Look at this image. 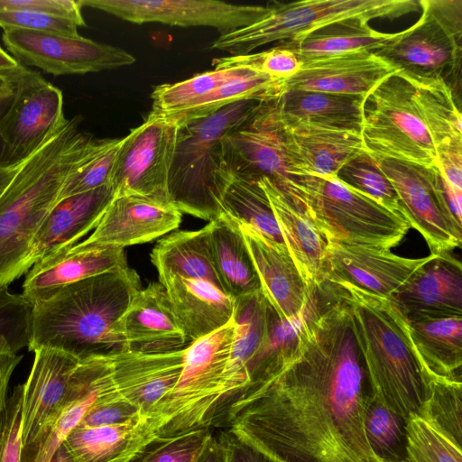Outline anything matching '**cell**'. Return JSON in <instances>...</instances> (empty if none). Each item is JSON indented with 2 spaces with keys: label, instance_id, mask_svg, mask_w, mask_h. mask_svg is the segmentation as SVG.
Here are the masks:
<instances>
[{
  "label": "cell",
  "instance_id": "54",
  "mask_svg": "<svg viewBox=\"0 0 462 462\" xmlns=\"http://www.w3.org/2000/svg\"><path fill=\"white\" fill-rule=\"evenodd\" d=\"M227 453V462H275L226 429L218 433Z\"/></svg>",
  "mask_w": 462,
  "mask_h": 462
},
{
  "label": "cell",
  "instance_id": "13",
  "mask_svg": "<svg viewBox=\"0 0 462 462\" xmlns=\"http://www.w3.org/2000/svg\"><path fill=\"white\" fill-rule=\"evenodd\" d=\"M13 76L14 94L0 118V161L5 163L28 159L67 121L59 88L23 65Z\"/></svg>",
  "mask_w": 462,
  "mask_h": 462
},
{
  "label": "cell",
  "instance_id": "7",
  "mask_svg": "<svg viewBox=\"0 0 462 462\" xmlns=\"http://www.w3.org/2000/svg\"><path fill=\"white\" fill-rule=\"evenodd\" d=\"M258 21L220 34L212 49L234 55L251 53L271 42H296L331 24L373 19H394L417 11L416 0H308L294 3L272 2Z\"/></svg>",
  "mask_w": 462,
  "mask_h": 462
},
{
  "label": "cell",
  "instance_id": "3",
  "mask_svg": "<svg viewBox=\"0 0 462 462\" xmlns=\"http://www.w3.org/2000/svg\"><path fill=\"white\" fill-rule=\"evenodd\" d=\"M141 289L140 277L130 267L62 287L34 304L29 351L51 348L79 361L124 352L116 325Z\"/></svg>",
  "mask_w": 462,
  "mask_h": 462
},
{
  "label": "cell",
  "instance_id": "59",
  "mask_svg": "<svg viewBox=\"0 0 462 462\" xmlns=\"http://www.w3.org/2000/svg\"><path fill=\"white\" fill-rule=\"evenodd\" d=\"M21 64L0 46V72L10 73L19 69Z\"/></svg>",
  "mask_w": 462,
  "mask_h": 462
},
{
  "label": "cell",
  "instance_id": "44",
  "mask_svg": "<svg viewBox=\"0 0 462 462\" xmlns=\"http://www.w3.org/2000/svg\"><path fill=\"white\" fill-rule=\"evenodd\" d=\"M337 178L346 187L402 216L393 186L366 152L346 162L337 172Z\"/></svg>",
  "mask_w": 462,
  "mask_h": 462
},
{
  "label": "cell",
  "instance_id": "60",
  "mask_svg": "<svg viewBox=\"0 0 462 462\" xmlns=\"http://www.w3.org/2000/svg\"><path fill=\"white\" fill-rule=\"evenodd\" d=\"M49 462H74V460L62 443L54 452Z\"/></svg>",
  "mask_w": 462,
  "mask_h": 462
},
{
  "label": "cell",
  "instance_id": "23",
  "mask_svg": "<svg viewBox=\"0 0 462 462\" xmlns=\"http://www.w3.org/2000/svg\"><path fill=\"white\" fill-rule=\"evenodd\" d=\"M184 354L185 348L162 354L124 351L110 356L116 390L139 408L143 417L152 420L156 428L160 407L181 374Z\"/></svg>",
  "mask_w": 462,
  "mask_h": 462
},
{
  "label": "cell",
  "instance_id": "37",
  "mask_svg": "<svg viewBox=\"0 0 462 462\" xmlns=\"http://www.w3.org/2000/svg\"><path fill=\"white\" fill-rule=\"evenodd\" d=\"M399 35L400 32L375 31L363 20H351L323 27L299 41L280 45L293 51L299 59H305L356 50L376 51Z\"/></svg>",
  "mask_w": 462,
  "mask_h": 462
},
{
  "label": "cell",
  "instance_id": "12",
  "mask_svg": "<svg viewBox=\"0 0 462 462\" xmlns=\"http://www.w3.org/2000/svg\"><path fill=\"white\" fill-rule=\"evenodd\" d=\"M372 156V155H371ZM393 186L402 217L426 241L430 254L449 253L462 242V222L447 201L436 166L372 156Z\"/></svg>",
  "mask_w": 462,
  "mask_h": 462
},
{
  "label": "cell",
  "instance_id": "53",
  "mask_svg": "<svg viewBox=\"0 0 462 462\" xmlns=\"http://www.w3.org/2000/svg\"><path fill=\"white\" fill-rule=\"evenodd\" d=\"M436 153L435 166L454 189L462 191V141L442 145Z\"/></svg>",
  "mask_w": 462,
  "mask_h": 462
},
{
  "label": "cell",
  "instance_id": "41",
  "mask_svg": "<svg viewBox=\"0 0 462 462\" xmlns=\"http://www.w3.org/2000/svg\"><path fill=\"white\" fill-rule=\"evenodd\" d=\"M245 69L246 68L214 69L182 81L156 86L151 94L152 111L167 116L182 113L221 85L243 74Z\"/></svg>",
  "mask_w": 462,
  "mask_h": 462
},
{
  "label": "cell",
  "instance_id": "19",
  "mask_svg": "<svg viewBox=\"0 0 462 462\" xmlns=\"http://www.w3.org/2000/svg\"><path fill=\"white\" fill-rule=\"evenodd\" d=\"M300 60V70L283 80L282 92L303 90L366 98L378 84L398 71L369 50H356Z\"/></svg>",
  "mask_w": 462,
  "mask_h": 462
},
{
  "label": "cell",
  "instance_id": "32",
  "mask_svg": "<svg viewBox=\"0 0 462 462\" xmlns=\"http://www.w3.org/2000/svg\"><path fill=\"white\" fill-rule=\"evenodd\" d=\"M158 437L147 418L100 427L77 426L63 441L74 462H127Z\"/></svg>",
  "mask_w": 462,
  "mask_h": 462
},
{
  "label": "cell",
  "instance_id": "24",
  "mask_svg": "<svg viewBox=\"0 0 462 462\" xmlns=\"http://www.w3.org/2000/svg\"><path fill=\"white\" fill-rule=\"evenodd\" d=\"M117 393L110 356H93L80 361L69 380V403L44 439L22 448L21 462H49L89 409L97 402Z\"/></svg>",
  "mask_w": 462,
  "mask_h": 462
},
{
  "label": "cell",
  "instance_id": "58",
  "mask_svg": "<svg viewBox=\"0 0 462 462\" xmlns=\"http://www.w3.org/2000/svg\"><path fill=\"white\" fill-rule=\"evenodd\" d=\"M13 72H0V106L14 97V80Z\"/></svg>",
  "mask_w": 462,
  "mask_h": 462
},
{
  "label": "cell",
  "instance_id": "52",
  "mask_svg": "<svg viewBox=\"0 0 462 462\" xmlns=\"http://www.w3.org/2000/svg\"><path fill=\"white\" fill-rule=\"evenodd\" d=\"M81 8L78 0H0V11L41 12L69 19L79 27L86 25Z\"/></svg>",
  "mask_w": 462,
  "mask_h": 462
},
{
  "label": "cell",
  "instance_id": "14",
  "mask_svg": "<svg viewBox=\"0 0 462 462\" xmlns=\"http://www.w3.org/2000/svg\"><path fill=\"white\" fill-rule=\"evenodd\" d=\"M2 41L21 65L36 67L53 76L86 74L131 65L126 51L81 35L5 30Z\"/></svg>",
  "mask_w": 462,
  "mask_h": 462
},
{
  "label": "cell",
  "instance_id": "8",
  "mask_svg": "<svg viewBox=\"0 0 462 462\" xmlns=\"http://www.w3.org/2000/svg\"><path fill=\"white\" fill-rule=\"evenodd\" d=\"M236 328L233 318L223 328L185 347L180 378L157 415L158 437L214 425L224 396Z\"/></svg>",
  "mask_w": 462,
  "mask_h": 462
},
{
  "label": "cell",
  "instance_id": "49",
  "mask_svg": "<svg viewBox=\"0 0 462 462\" xmlns=\"http://www.w3.org/2000/svg\"><path fill=\"white\" fill-rule=\"evenodd\" d=\"M23 383L8 396L0 413V462H21Z\"/></svg>",
  "mask_w": 462,
  "mask_h": 462
},
{
  "label": "cell",
  "instance_id": "30",
  "mask_svg": "<svg viewBox=\"0 0 462 462\" xmlns=\"http://www.w3.org/2000/svg\"><path fill=\"white\" fill-rule=\"evenodd\" d=\"M159 282L192 341L218 330L233 319L235 299L207 281L162 273L159 274Z\"/></svg>",
  "mask_w": 462,
  "mask_h": 462
},
{
  "label": "cell",
  "instance_id": "33",
  "mask_svg": "<svg viewBox=\"0 0 462 462\" xmlns=\"http://www.w3.org/2000/svg\"><path fill=\"white\" fill-rule=\"evenodd\" d=\"M365 100L361 96L287 90L275 104L285 121L361 134Z\"/></svg>",
  "mask_w": 462,
  "mask_h": 462
},
{
  "label": "cell",
  "instance_id": "35",
  "mask_svg": "<svg viewBox=\"0 0 462 462\" xmlns=\"http://www.w3.org/2000/svg\"><path fill=\"white\" fill-rule=\"evenodd\" d=\"M208 225L213 261L224 292L237 299L260 291L257 273L236 221L221 213Z\"/></svg>",
  "mask_w": 462,
  "mask_h": 462
},
{
  "label": "cell",
  "instance_id": "51",
  "mask_svg": "<svg viewBox=\"0 0 462 462\" xmlns=\"http://www.w3.org/2000/svg\"><path fill=\"white\" fill-rule=\"evenodd\" d=\"M142 417L139 408L126 401L118 393L115 396L97 402L86 413L78 426H109Z\"/></svg>",
  "mask_w": 462,
  "mask_h": 462
},
{
  "label": "cell",
  "instance_id": "57",
  "mask_svg": "<svg viewBox=\"0 0 462 462\" xmlns=\"http://www.w3.org/2000/svg\"><path fill=\"white\" fill-rule=\"evenodd\" d=\"M26 160L15 163H5L0 161V197L7 189Z\"/></svg>",
  "mask_w": 462,
  "mask_h": 462
},
{
  "label": "cell",
  "instance_id": "16",
  "mask_svg": "<svg viewBox=\"0 0 462 462\" xmlns=\"http://www.w3.org/2000/svg\"><path fill=\"white\" fill-rule=\"evenodd\" d=\"M81 7L108 13L142 24L208 26L221 34L247 26L267 13V6L234 5L215 0H78Z\"/></svg>",
  "mask_w": 462,
  "mask_h": 462
},
{
  "label": "cell",
  "instance_id": "31",
  "mask_svg": "<svg viewBox=\"0 0 462 462\" xmlns=\"http://www.w3.org/2000/svg\"><path fill=\"white\" fill-rule=\"evenodd\" d=\"M273 211L284 245L310 290L322 283L327 242L300 206L273 180H259Z\"/></svg>",
  "mask_w": 462,
  "mask_h": 462
},
{
  "label": "cell",
  "instance_id": "40",
  "mask_svg": "<svg viewBox=\"0 0 462 462\" xmlns=\"http://www.w3.org/2000/svg\"><path fill=\"white\" fill-rule=\"evenodd\" d=\"M282 82L283 80L273 79L263 72L246 69L243 74L221 85L197 105L168 117L177 122H184L206 116L229 104L242 100L276 99L282 93Z\"/></svg>",
  "mask_w": 462,
  "mask_h": 462
},
{
  "label": "cell",
  "instance_id": "9",
  "mask_svg": "<svg viewBox=\"0 0 462 462\" xmlns=\"http://www.w3.org/2000/svg\"><path fill=\"white\" fill-rule=\"evenodd\" d=\"M361 137L372 156L436 164V150L417 106L413 86L397 72L366 97Z\"/></svg>",
  "mask_w": 462,
  "mask_h": 462
},
{
  "label": "cell",
  "instance_id": "43",
  "mask_svg": "<svg viewBox=\"0 0 462 462\" xmlns=\"http://www.w3.org/2000/svg\"><path fill=\"white\" fill-rule=\"evenodd\" d=\"M419 416L462 448V381L430 375Z\"/></svg>",
  "mask_w": 462,
  "mask_h": 462
},
{
  "label": "cell",
  "instance_id": "25",
  "mask_svg": "<svg viewBox=\"0 0 462 462\" xmlns=\"http://www.w3.org/2000/svg\"><path fill=\"white\" fill-rule=\"evenodd\" d=\"M128 268L124 248L74 245L33 264L26 273L22 294L34 305L70 283Z\"/></svg>",
  "mask_w": 462,
  "mask_h": 462
},
{
  "label": "cell",
  "instance_id": "47",
  "mask_svg": "<svg viewBox=\"0 0 462 462\" xmlns=\"http://www.w3.org/2000/svg\"><path fill=\"white\" fill-rule=\"evenodd\" d=\"M213 435L200 428L171 437H157L127 462H196Z\"/></svg>",
  "mask_w": 462,
  "mask_h": 462
},
{
  "label": "cell",
  "instance_id": "56",
  "mask_svg": "<svg viewBox=\"0 0 462 462\" xmlns=\"http://www.w3.org/2000/svg\"><path fill=\"white\" fill-rule=\"evenodd\" d=\"M196 462H227V453L220 439L212 435Z\"/></svg>",
  "mask_w": 462,
  "mask_h": 462
},
{
  "label": "cell",
  "instance_id": "55",
  "mask_svg": "<svg viewBox=\"0 0 462 462\" xmlns=\"http://www.w3.org/2000/svg\"><path fill=\"white\" fill-rule=\"evenodd\" d=\"M21 355H0V413L7 401L8 385L11 376L21 362Z\"/></svg>",
  "mask_w": 462,
  "mask_h": 462
},
{
  "label": "cell",
  "instance_id": "45",
  "mask_svg": "<svg viewBox=\"0 0 462 462\" xmlns=\"http://www.w3.org/2000/svg\"><path fill=\"white\" fill-rule=\"evenodd\" d=\"M33 304L23 294L0 286V355H16L30 346Z\"/></svg>",
  "mask_w": 462,
  "mask_h": 462
},
{
  "label": "cell",
  "instance_id": "5",
  "mask_svg": "<svg viewBox=\"0 0 462 462\" xmlns=\"http://www.w3.org/2000/svg\"><path fill=\"white\" fill-rule=\"evenodd\" d=\"M263 100L229 104L206 116L178 123L168 180L171 202L181 212L211 221L220 213L227 173L220 169L221 139L246 121Z\"/></svg>",
  "mask_w": 462,
  "mask_h": 462
},
{
  "label": "cell",
  "instance_id": "50",
  "mask_svg": "<svg viewBox=\"0 0 462 462\" xmlns=\"http://www.w3.org/2000/svg\"><path fill=\"white\" fill-rule=\"evenodd\" d=\"M0 27L3 30H28L79 35L75 22L41 12L30 10L0 11Z\"/></svg>",
  "mask_w": 462,
  "mask_h": 462
},
{
  "label": "cell",
  "instance_id": "27",
  "mask_svg": "<svg viewBox=\"0 0 462 462\" xmlns=\"http://www.w3.org/2000/svg\"><path fill=\"white\" fill-rule=\"evenodd\" d=\"M407 319L462 316V266L449 253L430 258L393 300Z\"/></svg>",
  "mask_w": 462,
  "mask_h": 462
},
{
  "label": "cell",
  "instance_id": "26",
  "mask_svg": "<svg viewBox=\"0 0 462 462\" xmlns=\"http://www.w3.org/2000/svg\"><path fill=\"white\" fill-rule=\"evenodd\" d=\"M114 199L110 185L59 200L41 225L24 263L25 273L42 259L70 247L95 229Z\"/></svg>",
  "mask_w": 462,
  "mask_h": 462
},
{
  "label": "cell",
  "instance_id": "42",
  "mask_svg": "<svg viewBox=\"0 0 462 462\" xmlns=\"http://www.w3.org/2000/svg\"><path fill=\"white\" fill-rule=\"evenodd\" d=\"M407 420L370 394L365 411L368 444L380 462H405Z\"/></svg>",
  "mask_w": 462,
  "mask_h": 462
},
{
  "label": "cell",
  "instance_id": "6",
  "mask_svg": "<svg viewBox=\"0 0 462 462\" xmlns=\"http://www.w3.org/2000/svg\"><path fill=\"white\" fill-rule=\"evenodd\" d=\"M277 184L300 206L326 241L390 249L410 228L402 215L346 187L337 177L296 173Z\"/></svg>",
  "mask_w": 462,
  "mask_h": 462
},
{
  "label": "cell",
  "instance_id": "46",
  "mask_svg": "<svg viewBox=\"0 0 462 462\" xmlns=\"http://www.w3.org/2000/svg\"><path fill=\"white\" fill-rule=\"evenodd\" d=\"M405 462H462L458 447L419 415L407 420Z\"/></svg>",
  "mask_w": 462,
  "mask_h": 462
},
{
  "label": "cell",
  "instance_id": "28",
  "mask_svg": "<svg viewBox=\"0 0 462 462\" xmlns=\"http://www.w3.org/2000/svg\"><path fill=\"white\" fill-rule=\"evenodd\" d=\"M281 120L293 174L337 177L346 162L366 152L359 133Z\"/></svg>",
  "mask_w": 462,
  "mask_h": 462
},
{
  "label": "cell",
  "instance_id": "11",
  "mask_svg": "<svg viewBox=\"0 0 462 462\" xmlns=\"http://www.w3.org/2000/svg\"><path fill=\"white\" fill-rule=\"evenodd\" d=\"M177 132L175 120L151 111L121 139L110 179L114 198L138 196L171 203L168 180Z\"/></svg>",
  "mask_w": 462,
  "mask_h": 462
},
{
  "label": "cell",
  "instance_id": "29",
  "mask_svg": "<svg viewBox=\"0 0 462 462\" xmlns=\"http://www.w3.org/2000/svg\"><path fill=\"white\" fill-rule=\"evenodd\" d=\"M235 300L236 335L226 371L224 396L216 421L248 386L251 365L269 338L275 312L261 290Z\"/></svg>",
  "mask_w": 462,
  "mask_h": 462
},
{
  "label": "cell",
  "instance_id": "1",
  "mask_svg": "<svg viewBox=\"0 0 462 462\" xmlns=\"http://www.w3.org/2000/svg\"><path fill=\"white\" fill-rule=\"evenodd\" d=\"M370 394L349 306L326 284L313 291L292 351L220 420L275 462H380L365 431Z\"/></svg>",
  "mask_w": 462,
  "mask_h": 462
},
{
  "label": "cell",
  "instance_id": "4",
  "mask_svg": "<svg viewBox=\"0 0 462 462\" xmlns=\"http://www.w3.org/2000/svg\"><path fill=\"white\" fill-rule=\"evenodd\" d=\"M335 285L349 306L372 394L406 420L420 415L430 375L414 348L406 317L387 297Z\"/></svg>",
  "mask_w": 462,
  "mask_h": 462
},
{
  "label": "cell",
  "instance_id": "22",
  "mask_svg": "<svg viewBox=\"0 0 462 462\" xmlns=\"http://www.w3.org/2000/svg\"><path fill=\"white\" fill-rule=\"evenodd\" d=\"M236 221L266 300L282 321L297 319L309 304L313 290L305 282L286 246L268 239L254 227Z\"/></svg>",
  "mask_w": 462,
  "mask_h": 462
},
{
  "label": "cell",
  "instance_id": "15",
  "mask_svg": "<svg viewBox=\"0 0 462 462\" xmlns=\"http://www.w3.org/2000/svg\"><path fill=\"white\" fill-rule=\"evenodd\" d=\"M220 145L221 169L234 176L255 181L267 177L281 183L295 172L275 99L263 101Z\"/></svg>",
  "mask_w": 462,
  "mask_h": 462
},
{
  "label": "cell",
  "instance_id": "17",
  "mask_svg": "<svg viewBox=\"0 0 462 462\" xmlns=\"http://www.w3.org/2000/svg\"><path fill=\"white\" fill-rule=\"evenodd\" d=\"M322 283H346L394 300L414 273L430 258L399 256L387 248L326 241Z\"/></svg>",
  "mask_w": 462,
  "mask_h": 462
},
{
  "label": "cell",
  "instance_id": "39",
  "mask_svg": "<svg viewBox=\"0 0 462 462\" xmlns=\"http://www.w3.org/2000/svg\"><path fill=\"white\" fill-rule=\"evenodd\" d=\"M220 210L238 222L254 227L274 243L285 246L270 201L259 180L227 173L220 199Z\"/></svg>",
  "mask_w": 462,
  "mask_h": 462
},
{
  "label": "cell",
  "instance_id": "48",
  "mask_svg": "<svg viewBox=\"0 0 462 462\" xmlns=\"http://www.w3.org/2000/svg\"><path fill=\"white\" fill-rule=\"evenodd\" d=\"M120 142L121 139L113 138L104 149L74 171L65 182L60 200L110 185L111 174Z\"/></svg>",
  "mask_w": 462,
  "mask_h": 462
},
{
  "label": "cell",
  "instance_id": "10",
  "mask_svg": "<svg viewBox=\"0 0 462 462\" xmlns=\"http://www.w3.org/2000/svg\"><path fill=\"white\" fill-rule=\"evenodd\" d=\"M420 7L421 15L415 24L374 52L402 77L448 83L461 67L462 1L422 0Z\"/></svg>",
  "mask_w": 462,
  "mask_h": 462
},
{
  "label": "cell",
  "instance_id": "18",
  "mask_svg": "<svg viewBox=\"0 0 462 462\" xmlns=\"http://www.w3.org/2000/svg\"><path fill=\"white\" fill-rule=\"evenodd\" d=\"M31 373L23 383L22 448L33 445L51 430L68 404L69 380L80 362L56 349L34 351Z\"/></svg>",
  "mask_w": 462,
  "mask_h": 462
},
{
  "label": "cell",
  "instance_id": "38",
  "mask_svg": "<svg viewBox=\"0 0 462 462\" xmlns=\"http://www.w3.org/2000/svg\"><path fill=\"white\" fill-rule=\"evenodd\" d=\"M405 79L413 86L417 106L435 150L462 141L461 112L453 88L443 79Z\"/></svg>",
  "mask_w": 462,
  "mask_h": 462
},
{
  "label": "cell",
  "instance_id": "20",
  "mask_svg": "<svg viewBox=\"0 0 462 462\" xmlns=\"http://www.w3.org/2000/svg\"><path fill=\"white\" fill-rule=\"evenodd\" d=\"M182 213L172 204L138 196L114 198L82 248L116 247L151 242L178 228Z\"/></svg>",
  "mask_w": 462,
  "mask_h": 462
},
{
  "label": "cell",
  "instance_id": "2",
  "mask_svg": "<svg viewBox=\"0 0 462 462\" xmlns=\"http://www.w3.org/2000/svg\"><path fill=\"white\" fill-rule=\"evenodd\" d=\"M81 120L80 116L67 119L25 161L0 197V286L25 273L31 245L68 178L110 142L81 131Z\"/></svg>",
  "mask_w": 462,
  "mask_h": 462
},
{
  "label": "cell",
  "instance_id": "21",
  "mask_svg": "<svg viewBox=\"0 0 462 462\" xmlns=\"http://www.w3.org/2000/svg\"><path fill=\"white\" fill-rule=\"evenodd\" d=\"M116 330L125 351L132 353L174 352L185 348L189 339L160 282H152L134 295Z\"/></svg>",
  "mask_w": 462,
  "mask_h": 462
},
{
  "label": "cell",
  "instance_id": "34",
  "mask_svg": "<svg viewBox=\"0 0 462 462\" xmlns=\"http://www.w3.org/2000/svg\"><path fill=\"white\" fill-rule=\"evenodd\" d=\"M407 320L412 344L427 373L461 381L462 316Z\"/></svg>",
  "mask_w": 462,
  "mask_h": 462
},
{
  "label": "cell",
  "instance_id": "36",
  "mask_svg": "<svg viewBox=\"0 0 462 462\" xmlns=\"http://www.w3.org/2000/svg\"><path fill=\"white\" fill-rule=\"evenodd\" d=\"M209 233L208 224L199 230H179L160 239L151 253L158 274L200 279L223 291L213 261Z\"/></svg>",
  "mask_w": 462,
  "mask_h": 462
}]
</instances>
